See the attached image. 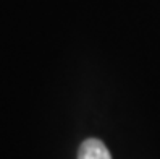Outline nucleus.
Masks as SVG:
<instances>
[{"label":"nucleus","mask_w":160,"mask_h":159,"mask_svg":"<svg viewBox=\"0 0 160 159\" xmlns=\"http://www.w3.org/2000/svg\"><path fill=\"white\" fill-rule=\"evenodd\" d=\"M78 159H112L110 151L100 140L89 138L82 141L78 151Z\"/></svg>","instance_id":"f257e3e1"}]
</instances>
